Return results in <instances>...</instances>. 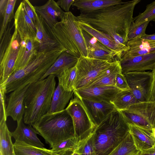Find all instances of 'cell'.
Returning <instances> with one entry per match:
<instances>
[{
  "label": "cell",
  "instance_id": "21",
  "mask_svg": "<svg viewBox=\"0 0 155 155\" xmlns=\"http://www.w3.org/2000/svg\"><path fill=\"white\" fill-rule=\"evenodd\" d=\"M36 27V34L35 40L39 45L38 52L50 51L60 46L52 38L50 32V28L38 15Z\"/></svg>",
  "mask_w": 155,
  "mask_h": 155
},
{
  "label": "cell",
  "instance_id": "10",
  "mask_svg": "<svg viewBox=\"0 0 155 155\" xmlns=\"http://www.w3.org/2000/svg\"><path fill=\"white\" fill-rule=\"evenodd\" d=\"M133 94L140 102L148 101L152 81L150 71H133L124 74Z\"/></svg>",
  "mask_w": 155,
  "mask_h": 155
},
{
  "label": "cell",
  "instance_id": "33",
  "mask_svg": "<svg viewBox=\"0 0 155 155\" xmlns=\"http://www.w3.org/2000/svg\"><path fill=\"white\" fill-rule=\"evenodd\" d=\"M80 141L76 137H73L58 143L51 150L57 155H70L77 149Z\"/></svg>",
  "mask_w": 155,
  "mask_h": 155
},
{
  "label": "cell",
  "instance_id": "7",
  "mask_svg": "<svg viewBox=\"0 0 155 155\" xmlns=\"http://www.w3.org/2000/svg\"><path fill=\"white\" fill-rule=\"evenodd\" d=\"M115 62H110L87 57H81L76 65L77 74L74 90L85 88Z\"/></svg>",
  "mask_w": 155,
  "mask_h": 155
},
{
  "label": "cell",
  "instance_id": "32",
  "mask_svg": "<svg viewBox=\"0 0 155 155\" xmlns=\"http://www.w3.org/2000/svg\"><path fill=\"white\" fill-rule=\"evenodd\" d=\"M111 102L117 110L120 111L127 109L130 106L140 102L130 90L121 91L116 94Z\"/></svg>",
  "mask_w": 155,
  "mask_h": 155
},
{
  "label": "cell",
  "instance_id": "15",
  "mask_svg": "<svg viewBox=\"0 0 155 155\" xmlns=\"http://www.w3.org/2000/svg\"><path fill=\"white\" fill-rule=\"evenodd\" d=\"M29 85L12 92L8 97L6 109L7 117H10L17 122L23 120L25 111V96Z\"/></svg>",
  "mask_w": 155,
  "mask_h": 155
},
{
  "label": "cell",
  "instance_id": "34",
  "mask_svg": "<svg viewBox=\"0 0 155 155\" xmlns=\"http://www.w3.org/2000/svg\"><path fill=\"white\" fill-rule=\"evenodd\" d=\"M77 74L76 66L65 70L57 76L58 84L67 91H74Z\"/></svg>",
  "mask_w": 155,
  "mask_h": 155
},
{
  "label": "cell",
  "instance_id": "4",
  "mask_svg": "<svg viewBox=\"0 0 155 155\" xmlns=\"http://www.w3.org/2000/svg\"><path fill=\"white\" fill-rule=\"evenodd\" d=\"M128 133V125L120 111L112 112L93 132L96 155H108Z\"/></svg>",
  "mask_w": 155,
  "mask_h": 155
},
{
  "label": "cell",
  "instance_id": "23",
  "mask_svg": "<svg viewBox=\"0 0 155 155\" xmlns=\"http://www.w3.org/2000/svg\"><path fill=\"white\" fill-rule=\"evenodd\" d=\"M17 127L12 135L15 141L24 142L29 145L40 148L44 145L37 136V132L31 126L24 124L23 120L17 122Z\"/></svg>",
  "mask_w": 155,
  "mask_h": 155
},
{
  "label": "cell",
  "instance_id": "25",
  "mask_svg": "<svg viewBox=\"0 0 155 155\" xmlns=\"http://www.w3.org/2000/svg\"><path fill=\"white\" fill-rule=\"evenodd\" d=\"M78 59L66 51L63 52L40 80L44 79L51 74L57 77L65 70L75 66Z\"/></svg>",
  "mask_w": 155,
  "mask_h": 155
},
{
  "label": "cell",
  "instance_id": "28",
  "mask_svg": "<svg viewBox=\"0 0 155 155\" xmlns=\"http://www.w3.org/2000/svg\"><path fill=\"white\" fill-rule=\"evenodd\" d=\"M74 93V91L65 90L58 84L53 94L48 113L59 112L65 109Z\"/></svg>",
  "mask_w": 155,
  "mask_h": 155
},
{
  "label": "cell",
  "instance_id": "13",
  "mask_svg": "<svg viewBox=\"0 0 155 155\" xmlns=\"http://www.w3.org/2000/svg\"><path fill=\"white\" fill-rule=\"evenodd\" d=\"M86 43L88 57L113 62L120 61L117 54L95 38L82 30Z\"/></svg>",
  "mask_w": 155,
  "mask_h": 155
},
{
  "label": "cell",
  "instance_id": "22",
  "mask_svg": "<svg viewBox=\"0 0 155 155\" xmlns=\"http://www.w3.org/2000/svg\"><path fill=\"white\" fill-rule=\"evenodd\" d=\"M38 15L44 20L47 25L52 28L60 20L64 12L54 1L49 0L41 6H34Z\"/></svg>",
  "mask_w": 155,
  "mask_h": 155
},
{
  "label": "cell",
  "instance_id": "18",
  "mask_svg": "<svg viewBox=\"0 0 155 155\" xmlns=\"http://www.w3.org/2000/svg\"><path fill=\"white\" fill-rule=\"evenodd\" d=\"M82 29L95 38L103 45L114 52L119 61L123 53L129 48L127 46L120 44L114 38L105 34L93 28L88 25L78 21Z\"/></svg>",
  "mask_w": 155,
  "mask_h": 155
},
{
  "label": "cell",
  "instance_id": "47",
  "mask_svg": "<svg viewBox=\"0 0 155 155\" xmlns=\"http://www.w3.org/2000/svg\"><path fill=\"white\" fill-rule=\"evenodd\" d=\"M141 38L146 39L155 41V34L152 35L146 34Z\"/></svg>",
  "mask_w": 155,
  "mask_h": 155
},
{
  "label": "cell",
  "instance_id": "19",
  "mask_svg": "<svg viewBox=\"0 0 155 155\" xmlns=\"http://www.w3.org/2000/svg\"><path fill=\"white\" fill-rule=\"evenodd\" d=\"M38 48L39 45L35 39L27 38L21 40L14 72L26 66L38 52Z\"/></svg>",
  "mask_w": 155,
  "mask_h": 155
},
{
  "label": "cell",
  "instance_id": "39",
  "mask_svg": "<svg viewBox=\"0 0 155 155\" xmlns=\"http://www.w3.org/2000/svg\"><path fill=\"white\" fill-rule=\"evenodd\" d=\"M14 25L13 24L12 27H10L9 23L6 30L0 39V60L2 58L11 41L12 35L11 33V31Z\"/></svg>",
  "mask_w": 155,
  "mask_h": 155
},
{
  "label": "cell",
  "instance_id": "44",
  "mask_svg": "<svg viewBox=\"0 0 155 155\" xmlns=\"http://www.w3.org/2000/svg\"><path fill=\"white\" fill-rule=\"evenodd\" d=\"M151 72L152 81L148 101H155V68Z\"/></svg>",
  "mask_w": 155,
  "mask_h": 155
},
{
  "label": "cell",
  "instance_id": "35",
  "mask_svg": "<svg viewBox=\"0 0 155 155\" xmlns=\"http://www.w3.org/2000/svg\"><path fill=\"white\" fill-rule=\"evenodd\" d=\"M148 21L135 23L133 21L127 36L128 41L138 38H142L146 34L145 31Z\"/></svg>",
  "mask_w": 155,
  "mask_h": 155
},
{
  "label": "cell",
  "instance_id": "20",
  "mask_svg": "<svg viewBox=\"0 0 155 155\" xmlns=\"http://www.w3.org/2000/svg\"><path fill=\"white\" fill-rule=\"evenodd\" d=\"M127 125L129 132L138 150L142 152L155 146L151 130L135 125Z\"/></svg>",
  "mask_w": 155,
  "mask_h": 155
},
{
  "label": "cell",
  "instance_id": "43",
  "mask_svg": "<svg viewBox=\"0 0 155 155\" xmlns=\"http://www.w3.org/2000/svg\"><path fill=\"white\" fill-rule=\"evenodd\" d=\"M77 0H59L56 2L59 6L66 12H69L71 5Z\"/></svg>",
  "mask_w": 155,
  "mask_h": 155
},
{
  "label": "cell",
  "instance_id": "42",
  "mask_svg": "<svg viewBox=\"0 0 155 155\" xmlns=\"http://www.w3.org/2000/svg\"><path fill=\"white\" fill-rule=\"evenodd\" d=\"M115 87L121 91L130 90L126 79L121 72L118 73L116 75Z\"/></svg>",
  "mask_w": 155,
  "mask_h": 155
},
{
  "label": "cell",
  "instance_id": "51",
  "mask_svg": "<svg viewBox=\"0 0 155 155\" xmlns=\"http://www.w3.org/2000/svg\"><path fill=\"white\" fill-rule=\"evenodd\" d=\"M0 155H1V154H0Z\"/></svg>",
  "mask_w": 155,
  "mask_h": 155
},
{
  "label": "cell",
  "instance_id": "24",
  "mask_svg": "<svg viewBox=\"0 0 155 155\" xmlns=\"http://www.w3.org/2000/svg\"><path fill=\"white\" fill-rule=\"evenodd\" d=\"M127 46L129 49L123 53L122 57H133L155 51V41L141 38H137L128 41Z\"/></svg>",
  "mask_w": 155,
  "mask_h": 155
},
{
  "label": "cell",
  "instance_id": "17",
  "mask_svg": "<svg viewBox=\"0 0 155 155\" xmlns=\"http://www.w3.org/2000/svg\"><path fill=\"white\" fill-rule=\"evenodd\" d=\"M14 25L22 40L25 38L35 39L36 27L27 15L22 2L15 14Z\"/></svg>",
  "mask_w": 155,
  "mask_h": 155
},
{
  "label": "cell",
  "instance_id": "38",
  "mask_svg": "<svg viewBox=\"0 0 155 155\" xmlns=\"http://www.w3.org/2000/svg\"><path fill=\"white\" fill-rule=\"evenodd\" d=\"M16 1V0H8L1 27L0 32V39L1 38L4 33L6 30L8 25L12 19L14 18L15 15L14 10Z\"/></svg>",
  "mask_w": 155,
  "mask_h": 155
},
{
  "label": "cell",
  "instance_id": "5",
  "mask_svg": "<svg viewBox=\"0 0 155 155\" xmlns=\"http://www.w3.org/2000/svg\"><path fill=\"white\" fill-rule=\"evenodd\" d=\"M60 20L50 28L52 38L72 55L78 58L88 57L86 43L77 17L71 12H65Z\"/></svg>",
  "mask_w": 155,
  "mask_h": 155
},
{
  "label": "cell",
  "instance_id": "9",
  "mask_svg": "<svg viewBox=\"0 0 155 155\" xmlns=\"http://www.w3.org/2000/svg\"><path fill=\"white\" fill-rule=\"evenodd\" d=\"M120 111L127 124L150 130L155 127V101L139 102Z\"/></svg>",
  "mask_w": 155,
  "mask_h": 155
},
{
  "label": "cell",
  "instance_id": "3",
  "mask_svg": "<svg viewBox=\"0 0 155 155\" xmlns=\"http://www.w3.org/2000/svg\"><path fill=\"white\" fill-rule=\"evenodd\" d=\"M55 76L49 75L29 85L25 93L23 121L31 126L49 111L56 88Z\"/></svg>",
  "mask_w": 155,
  "mask_h": 155
},
{
  "label": "cell",
  "instance_id": "16",
  "mask_svg": "<svg viewBox=\"0 0 155 155\" xmlns=\"http://www.w3.org/2000/svg\"><path fill=\"white\" fill-rule=\"evenodd\" d=\"M80 98L96 127L99 125L111 113L117 110L111 102Z\"/></svg>",
  "mask_w": 155,
  "mask_h": 155
},
{
  "label": "cell",
  "instance_id": "30",
  "mask_svg": "<svg viewBox=\"0 0 155 155\" xmlns=\"http://www.w3.org/2000/svg\"><path fill=\"white\" fill-rule=\"evenodd\" d=\"M13 146L15 155H57L51 149L32 146L21 141H15Z\"/></svg>",
  "mask_w": 155,
  "mask_h": 155
},
{
  "label": "cell",
  "instance_id": "48",
  "mask_svg": "<svg viewBox=\"0 0 155 155\" xmlns=\"http://www.w3.org/2000/svg\"><path fill=\"white\" fill-rule=\"evenodd\" d=\"M151 130L153 137L155 139V127L152 128Z\"/></svg>",
  "mask_w": 155,
  "mask_h": 155
},
{
  "label": "cell",
  "instance_id": "49",
  "mask_svg": "<svg viewBox=\"0 0 155 155\" xmlns=\"http://www.w3.org/2000/svg\"><path fill=\"white\" fill-rule=\"evenodd\" d=\"M70 155H80V154L78 152L75 151L73 152Z\"/></svg>",
  "mask_w": 155,
  "mask_h": 155
},
{
  "label": "cell",
  "instance_id": "36",
  "mask_svg": "<svg viewBox=\"0 0 155 155\" xmlns=\"http://www.w3.org/2000/svg\"><path fill=\"white\" fill-rule=\"evenodd\" d=\"M75 151L80 155H96L93 132L85 139L80 141Z\"/></svg>",
  "mask_w": 155,
  "mask_h": 155
},
{
  "label": "cell",
  "instance_id": "29",
  "mask_svg": "<svg viewBox=\"0 0 155 155\" xmlns=\"http://www.w3.org/2000/svg\"><path fill=\"white\" fill-rule=\"evenodd\" d=\"M6 120L0 121V154L15 155L11 139L12 132L8 128Z\"/></svg>",
  "mask_w": 155,
  "mask_h": 155
},
{
  "label": "cell",
  "instance_id": "52",
  "mask_svg": "<svg viewBox=\"0 0 155 155\" xmlns=\"http://www.w3.org/2000/svg\"></svg>",
  "mask_w": 155,
  "mask_h": 155
},
{
  "label": "cell",
  "instance_id": "46",
  "mask_svg": "<svg viewBox=\"0 0 155 155\" xmlns=\"http://www.w3.org/2000/svg\"><path fill=\"white\" fill-rule=\"evenodd\" d=\"M140 155H155V146L150 149L141 152Z\"/></svg>",
  "mask_w": 155,
  "mask_h": 155
},
{
  "label": "cell",
  "instance_id": "50",
  "mask_svg": "<svg viewBox=\"0 0 155 155\" xmlns=\"http://www.w3.org/2000/svg\"><path fill=\"white\" fill-rule=\"evenodd\" d=\"M153 21L155 23V19Z\"/></svg>",
  "mask_w": 155,
  "mask_h": 155
},
{
  "label": "cell",
  "instance_id": "27",
  "mask_svg": "<svg viewBox=\"0 0 155 155\" xmlns=\"http://www.w3.org/2000/svg\"><path fill=\"white\" fill-rule=\"evenodd\" d=\"M120 72H121V69L120 61H117L90 82L85 88L96 86H115L116 75Z\"/></svg>",
  "mask_w": 155,
  "mask_h": 155
},
{
  "label": "cell",
  "instance_id": "26",
  "mask_svg": "<svg viewBox=\"0 0 155 155\" xmlns=\"http://www.w3.org/2000/svg\"><path fill=\"white\" fill-rule=\"evenodd\" d=\"M125 2L120 0H77L72 5L76 7L81 13H86L123 4Z\"/></svg>",
  "mask_w": 155,
  "mask_h": 155
},
{
  "label": "cell",
  "instance_id": "41",
  "mask_svg": "<svg viewBox=\"0 0 155 155\" xmlns=\"http://www.w3.org/2000/svg\"><path fill=\"white\" fill-rule=\"evenodd\" d=\"M0 121L3 119L7 120L5 101L6 89L5 86H0Z\"/></svg>",
  "mask_w": 155,
  "mask_h": 155
},
{
  "label": "cell",
  "instance_id": "31",
  "mask_svg": "<svg viewBox=\"0 0 155 155\" xmlns=\"http://www.w3.org/2000/svg\"><path fill=\"white\" fill-rule=\"evenodd\" d=\"M141 153L135 146L129 132L124 139L108 155H140Z\"/></svg>",
  "mask_w": 155,
  "mask_h": 155
},
{
  "label": "cell",
  "instance_id": "45",
  "mask_svg": "<svg viewBox=\"0 0 155 155\" xmlns=\"http://www.w3.org/2000/svg\"><path fill=\"white\" fill-rule=\"evenodd\" d=\"M8 0H1L0 1V15L1 17L3 18L4 15Z\"/></svg>",
  "mask_w": 155,
  "mask_h": 155
},
{
  "label": "cell",
  "instance_id": "1",
  "mask_svg": "<svg viewBox=\"0 0 155 155\" xmlns=\"http://www.w3.org/2000/svg\"><path fill=\"white\" fill-rule=\"evenodd\" d=\"M140 1L126 2L95 11L81 13L77 17L79 21L88 25L119 43L127 46L129 31L133 21L134 9Z\"/></svg>",
  "mask_w": 155,
  "mask_h": 155
},
{
  "label": "cell",
  "instance_id": "2",
  "mask_svg": "<svg viewBox=\"0 0 155 155\" xmlns=\"http://www.w3.org/2000/svg\"><path fill=\"white\" fill-rule=\"evenodd\" d=\"M66 50L61 46L48 51L38 52L24 68L15 71L5 83L6 93L40 80L58 58Z\"/></svg>",
  "mask_w": 155,
  "mask_h": 155
},
{
  "label": "cell",
  "instance_id": "8",
  "mask_svg": "<svg viewBox=\"0 0 155 155\" xmlns=\"http://www.w3.org/2000/svg\"><path fill=\"white\" fill-rule=\"evenodd\" d=\"M65 109L72 118L75 137L82 141L93 133L96 127L79 97L75 95Z\"/></svg>",
  "mask_w": 155,
  "mask_h": 155
},
{
  "label": "cell",
  "instance_id": "14",
  "mask_svg": "<svg viewBox=\"0 0 155 155\" xmlns=\"http://www.w3.org/2000/svg\"><path fill=\"white\" fill-rule=\"evenodd\" d=\"M121 91L115 86H96L75 90L74 93L75 95L81 98L111 102L116 94Z\"/></svg>",
  "mask_w": 155,
  "mask_h": 155
},
{
  "label": "cell",
  "instance_id": "11",
  "mask_svg": "<svg viewBox=\"0 0 155 155\" xmlns=\"http://www.w3.org/2000/svg\"><path fill=\"white\" fill-rule=\"evenodd\" d=\"M21 40L18 32L15 29L10 42L0 60V86L5 83L14 71Z\"/></svg>",
  "mask_w": 155,
  "mask_h": 155
},
{
  "label": "cell",
  "instance_id": "40",
  "mask_svg": "<svg viewBox=\"0 0 155 155\" xmlns=\"http://www.w3.org/2000/svg\"><path fill=\"white\" fill-rule=\"evenodd\" d=\"M22 2L27 15L36 26L38 14L34 6L28 0H24Z\"/></svg>",
  "mask_w": 155,
  "mask_h": 155
},
{
  "label": "cell",
  "instance_id": "6",
  "mask_svg": "<svg viewBox=\"0 0 155 155\" xmlns=\"http://www.w3.org/2000/svg\"><path fill=\"white\" fill-rule=\"evenodd\" d=\"M32 126L51 148L62 140L75 137L73 120L66 109L48 113Z\"/></svg>",
  "mask_w": 155,
  "mask_h": 155
},
{
  "label": "cell",
  "instance_id": "12",
  "mask_svg": "<svg viewBox=\"0 0 155 155\" xmlns=\"http://www.w3.org/2000/svg\"><path fill=\"white\" fill-rule=\"evenodd\" d=\"M121 72L153 71L155 68V51L133 57H122L120 60Z\"/></svg>",
  "mask_w": 155,
  "mask_h": 155
},
{
  "label": "cell",
  "instance_id": "37",
  "mask_svg": "<svg viewBox=\"0 0 155 155\" xmlns=\"http://www.w3.org/2000/svg\"><path fill=\"white\" fill-rule=\"evenodd\" d=\"M145 10L133 18V21L135 23L150 22L155 19V1L147 5Z\"/></svg>",
  "mask_w": 155,
  "mask_h": 155
}]
</instances>
